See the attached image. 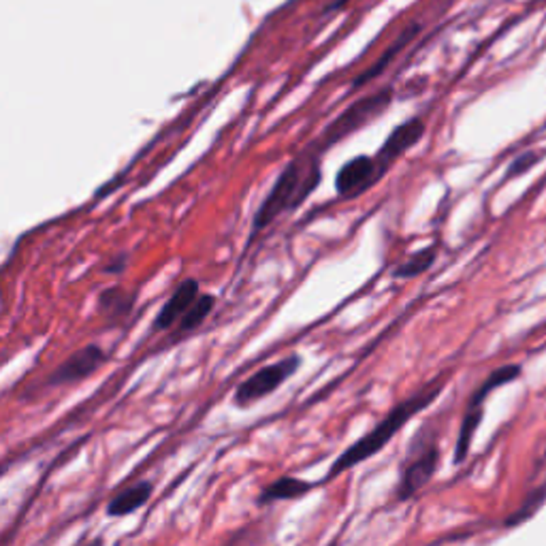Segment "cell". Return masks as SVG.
<instances>
[{"instance_id": "4fadbf2b", "label": "cell", "mask_w": 546, "mask_h": 546, "mask_svg": "<svg viewBox=\"0 0 546 546\" xmlns=\"http://www.w3.org/2000/svg\"><path fill=\"white\" fill-rule=\"evenodd\" d=\"M435 259H438V248H435V246H427V248L414 252L406 261L399 262L395 269L391 271V276L395 277V280H412V277L423 276L425 271L432 269Z\"/></svg>"}, {"instance_id": "277c9868", "label": "cell", "mask_w": 546, "mask_h": 546, "mask_svg": "<svg viewBox=\"0 0 546 546\" xmlns=\"http://www.w3.org/2000/svg\"><path fill=\"white\" fill-rule=\"evenodd\" d=\"M388 105H391V90L385 88V90L367 94V97L359 98V101L350 105V107H346L344 112L327 126V130L320 135L318 152L331 148V145L338 144V141L344 139V136L355 133L356 129H363V126L367 122H371L376 115L385 112Z\"/></svg>"}, {"instance_id": "9a60e30c", "label": "cell", "mask_w": 546, "mask_h": 546, "mask_svg": "<svg viewBox=\"0 0 546 546\" xmlns=\"http://www.w3.org/2000/svg\"><path fill=\"white\" fill-rule=\"evenodd\" d=\"M519 376H521V365H502V367H497V370H493L489 378H487V380L476 388V393L470 399V406H485L487 397H489L495 388L517 380Z\"/></svg>"}, {"instance_id": "7a4b0ae2", "label": "cell", "mask_w": 546, "mask_h": 546, "mask_svg": "<svg viewBox=\"0 0 546 546\" xmlns=\"http://www.w3.org/2000/svg\"><path fill=\"white\" fill-rule=\"evenodd\" d=\"M320 152H303L285 167L277 176L276 183L262 199L261 207L256 209L254 222H252V238L265 230L271 222H276L282 214L292 212L299 205L316 191L320 183Z\"/></svg>"}, {"instance_id": "e0dca14e", "label": "cell", "mask_w": 546, "mask_h": 546, "mask_svg": "<svg viewBox=\"0 0 546 546\" xmlns=\"http://www.w3.org/2000/svg\"><path fill=\"white\" fill-rule=\"evenodd\" d=\"M414 33H418V26H412V28H408V30H406V33H403L402 36H399V39H397V43H395V45H393V47H388V50H386V54L380 58V62H378V65H374V66H371V68H370V71H367V73H365V75H361V77H359V80H356V82L353 83V86H355V88H356V86H361V83L370 82V80H371V77H374V75H378V73H382V68H385V66L388 65V60H391V58H395V54H397V51H399V50H402V47H403V45H406L410 39H412V36H414Z\"/></svg>"}, {"instance_id": "7c38bea8", "label": "cell", "mask_w": 546, "mask_h": 546, "mask_svg": "<svg viewBox=\"0 0 546 546\" xmlns=\"http://www.w3.org/2000/svg\"><path fill=\"white\" fill-rule=\"evenodd\" d=\"M98 312L107 323L118 324L120 320L129 318L135 308V295L133 292L124 291L122 286H109L98 295Z\"/></svg>"}, {"instance_id": "52a82bcc", "label": "cell", "mask_w": 546, "mask_h": 546, "mask_svg": "<svg viewBox=\"0 0 546 546\" xmlns=\"http://www.w3.org/2000/svg\"><path fill=\"white\" fill-rule=\"evenodd\" d=\"M382 177L380 167L374 156H356V159L348 160L335 176V191L339 197H356V194L365 192L367 188Z\"/></svg>"}, {"instance_id": "9c48e42d", "label": "cell", "mask_w": 546, "mask_h": 546, "mask_svg": "<svg viewBox=\"0 0 546 546\" xmlns=\"http://www.w3.org/2000/svg\"><path fill=\"white\" fill-rule=\"evenodd\" d=\"M199 295H201V288H199V282L194 277H186V280L180 282V286L171 292V297L167 299L165 306L159 309L154 320V331H167L171 329L173 324L180 323L183 318V314L191 309V306L197 301Z\"/></svg>"}, {"instance_id": "ffe728a7", "label": "cell", "mask_w": 546, "mask_h": 546, "mask_svg": "<svg viewBox=\"0 0 546 546\" xmlns=\"http://www.w3.org/2000/svg\"><path fill=\"white\" fill-rule=\"evenodd\" d=\"M244 534H246V532H244ZM244 534H241V535L238 534V535H235V538H233V540H229V542H227V544H224V546H244V544H246V538H244Z\"/></svg>"}, {"instance_id": "8992f818", "label": "cell", "mask_w": 546, "mask_h": 546, "mask_svg": "<svg viewBox=\"0 0 546 546\" xmlns=\"http://www.w3.org/2000/svg\"><path fill=\"white\" fill-rule=\"evenodd\" d=\"M440 465V450L435 444L425 446V448L414 456L410 464L403 467L402 478H399L395 502H406L410 497L417 495L418 491L427 485L429 480L435 476Z\"/></svg>"}, {"instance_id": "8fae6325", "label": "cell", "mask_w": 546, "mask_h": 546, "mask_svg": "<svg viewBox=\"0 0 546 546\" xmlns=\"http://www.w3.org/2000/svg\"><path fill=\"white\" fill-rule=\"evenodd\" d=\"M318 482H309L303 480V478L297 476H282L277 480H273L271 485L262 487L259 497H256V503L259 506H269V503L277 502H292L299 500V497L308 495L309 491L316 489Z\"/></svg>"}, {"instance_id": "5b68a950", "label": "cell", "mask_w": 546, "mask_h": 546, "mask_svg": "<svg viewBox=\"0 0 546 546\" xmlns=\"http://www.w3.org/2000/svg\"><path fill=\"white\" fill-rule=\"evenodd\" d=\"M107 361V353L98 344H88L75 350L66 361L56 367V371L47 378V386H66L86 380Z\"/></svg>"}, {"instance_id": "ac0fdd59", "label": "cell", "mask_w": 546, "mask_h": 546, "mask_svg": "<svg viewBox=\"0 0 546 546\" xmlns=\"http://www.w3.org/2000/svg\"><path fill=\"white\" fill-rule=\"evenodd\" d=\"M538 160H540V154H535V152H525V154L517 156V159L512 160V165L508 167L506 177H508V180H511V177L523 176V173H527L529 169H532V167H534Z\"/></svg>"}, {"instance_id": "6da1fadb", "label": "cell", "mask_w": 546, "mask_h": 546, "mask_svg": "<svg viewBox=\"0 0 546 546\" xmlns=\"http://www.w3.org/2000/svg\"><path fill=\"white\" fill-rule=\"evenodd\" d=\"M444 386H446L444 378H438V380L429 382L427 386H423L421 391H417L414 395L399 402L374 429H370L363 438L356 440L355 444H350L348 448L331 464L327 476L323 478V482L333 480V478L341 476L344 472L353 470L355 465L365 464L367 459L376 456L399 432H402L403 427H406L410 418H414L418 412H423L425 408L432 406L435 399L440 397V393L444 391Z\"/></svg>"}, {"instance_id": "3957f363", "label": "cell", "mask_w": 546, "mask_h": 546, "mask_svg": "<svg viewBox=\"0 0 546 546\" xmlns=\"http://www.w3.org/2000/svg\"><path fill=\"white\" fill-rule=\"evenodd\" d=\"M301 363V355H291L276 361V363L261 367L259 371H254L250 378H246V380L235 388L233 403L238 408H250L254 406V403L262 402V399L269 397L271 393H276L277 388L285 385L288 378L295 376Z\"/></svg>"}, {"instance_id": "ba28073f", "label": "cell", "mask_w": 546, "mask_h": 546, "mask_svg": "<svg viewBox=\"0 0 546 546\" xmlns=\"http://www.w3.org/2000/svg\"><path fill=\"white\" fill-rule=\"evenodd\" d=\"M425 133V122L421 118H412L406 120L403 124H399L391 135L386 136V141L382 144L380 152L376 154V162L380 167L382 176L388 171V167L395 162L403 152L417 145L421 141V136Z\"/></svg>"}, {"instance_id": "d6986e66", "label": "cell", "mask_w": 546, "mask_h": 546, "mask_svg": "<svg viewBox=\"0 0 546 546\" xmlns=\"http://www.w3.org/2000/svg\"><path fill=\"white\" fill-rule=\"evenodd\" d=\"M126 265H129V254L122 252V254H115L113 259H109L107 265L103 267V271L107 273V276H118V273H122L126 269Z\"/></svg>"}, {"instance_id": "5bb4252c", "label": "cell", "mask_w": 546, "mask_h": 546, "mask_svg": "<svg viewBox=\"0 0 546 546\" xmlns=\"http://www.w3.org/2000/svg\"><path fill=\"white\" fill-rule=\"evenodd\" d=\"M482 414H485L482 406H467L464 423H461L459 429V438H456L455 444V464H464L467 459L472 440H474V433L478 432V427H480L482 423Z\"/></svg>"}, {"instance_id": "30bf717a", "label": "cell", "mask_w": 546, "mask_h": 546, "mask_svg": "<svg viewBox=\"0 0 546 546\" xmlns=\"http://www.w3.org/2000/svg\"><path fill=\"white\" fill-rule=\"evenodd\" d=\"M152 495H154V485L150 480H136L133 485L126 487V489L115 493L112 500H109L107 508H105V512H107V517L113 519L129 517V514L141 511L150 502Z\"/></svg>"}, {"instance_id": "44dd1931", "label": "cell", "mask_w": 546, "mask_h": 546, "mask_svg": "<svg viewBox=\"0 0 546 546\" xmlns=\"http://www.w3.org/2000/svg\"><path fill=\"white\" fill-rule=\"evenodd\" d=\"M86 546H105V540L103 538H94V540H90V542H86Z\"/></svg>"}, {"instance_id": "2e32d148", "label": "cell", "mask_w": 546, "mask_h": 546, "mask_svg": "<svg viewBox=\"0 0 546 546\" xmlns=\"http://www.w3.org/2000/svg\"><path fill=\"white\" fill-rule=\"evenodd\" d=\"M214 308H216V297H214L212 292H207V295H199L197 301L192 303L191 309H188V312L183 314V318L177 323L180 324V333H191V331L201 327L209 314L214 312Z\"/></svg>"}]
</instances>
